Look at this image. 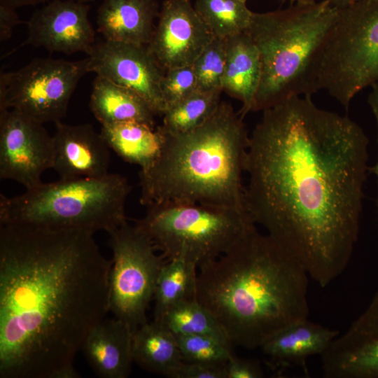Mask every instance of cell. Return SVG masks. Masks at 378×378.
<instances>
[{"instance_id": "cell-37", "label": "cell", "mask_w": 378, "mask_h": 378, "mask_svg": "<svg viewBox=\"0 0 378 378\" xmlns=\"http://www.w3.org/2000/svg\"><path fill=\"white\" fill-rule=\"evenodd\" d=\"M330 5L336 8L344 7L357 0H328Z\"/></svg>"}, {"instance_id": "cell-12", "label": "cell", "mask_w": 378, "mask_h": 378, "mask_svg": "<svg viewBox=\"0 0 378 378\" xmlns=\"http://www.w3.org/2000/svg\"><path fill=\"white\" fill-rule=\"evenodd\" d=\"M88 72H94L140 95L156 115L166 109L161 85L165 71L147 46L104 39L88 55Z\"/></svg>"}, {"instance_id": "cell-1", "label": "cell", "mask_w": 378, "mask_h": 378, "mask_svg": "<svg viewBox=\"0 0 378 378\" xmlns=\"http://www.w3.org/2000/svg\"><path fill=\"white\" fill-rule=\"evenodd\" d=\"M311 97L262 111L249 136L244 200L253 222L324 288L346 270L358 241L369 139Z\"/></svg>"}, {"instance_id": "cell-18", "label": "cell", "mask_w": 378, "mask_h": 378, "mask_svg": "<svg viewBox=\"0 0 378 378\" xmlns=\"http://www.w3.org/2000/svg\"><path fill=\"white\" fill-rule=\"evenodd\" d=\"M132 337L122 321L104 318L90 331L80 350L98 377L127 378L134 362Z\"/></svg>"}, {"instance_id": "cell-38", "label": "cell", "mask_w": 378, "mask_h": 378, "mask_svg": "<svg viewBox=\"0 0 378 378\" xmlns=\"http://www.w3.org/2000/svg\"><path fill=\"white\" fill-rule=\"evenodd\" d=\"M282 1H289L291 4H310L315 2V0H281Z\"/></svg>"}, {"instance_id": "cell-26", "label": "cell", "mask_w": 378, "mask_h": 378, "mask_svg": "<svg viewBox=\"0 0 378 378\" xmlns=\"http://www.w3.org/2000/svg\"><path fill=\"white\" fill-rule=\"evenodd\" d=\"M162 322L175 335H207L232 345L214 316L195 298L182 301L172 307Z\"/></svg>"}, {"instance_id": "cell-39", "label": "cell", "mask_w": 378, "mask_h": 378, "mask_svg": "<svg viewBox=\"0 0 378 378\" xmlns=\"http://www.w3.org/2000/svg\"><path fill=\"white\" fill-rule=\"evenodd\" d=\"M73 1L83 3V4H86V3L90 2V1H97V0H73Z\"/></svg>"}, {"instance_id": "cell-29", "label": "cell", "mask_w": 378, "mask_h": 378, "mask_svg": "<svg viewBox=\"0 0 378 378\" xmlns=\"http://www.w3.org/2000/svg\"><path fill=\"white\" fill-rule=\"evenodd\" d=\"M185 362L225 363L233 354L231 346L207 335H176Z\"/></svg>"}, {"instance_id": "cell-36", "label": "cell", "mask_w": 378, "mask_h": 378, "mask_svg": "<svg viewBox=\"0 0 378 378\" xmlns=\"http://www.w3.org/2000/svg\"><path fill=\"white\" fill-rule=\"evenodd\" d=\"M80 374L76 371L73 365H68L57 371L52 378H78Z\"/></svg>"}, {"instance_id": "cell-9", "label": "cell", "mask_w": 378, "mask_h": 378, "mask_svg": "<svg viewBox=\"0 0 378 378\" xmlns=\"http://www.w3.org/2000/svg\"><path fill=\"white\" fill-rule=\"evenodd\" d=\"M113 253L110 311L132 333L147 321L159 272L164 264L150 238L127 221L109 231Z\"/></svg>"}, {"instance_id": "cell-2", "label": "cell", "mask_w": 378, "mask_h": 378, "mask_svg": "<svg viewBox=\"0 0 378 378\" xmlns=\"http://www.w3.org/2000/svg\"><path fill=\"white\" fill-rule=\"evenodd\" d=\"M93 232L0 227V378H52L110 311L112 260Z\"/></svg>"}, {"instance_id": "cell-25", "label": "cell", "mask_w": 378, "mask_h": 378, "mask_svg": "<svg viewBox=\"0 0 378 378\" xmlns=\"http://www.w3.org/2000/svg\"><path fill=\"white\" fill-rule=\"evenodd\" d=\"M221 93V90H197L168 106L162 114V124L157 130L163 134H176L196 127L216 109Z\"/></svg>"}, {"instance_id": "cell-21", "label": "cell", "mask_w": 378, "mask_h": 378, "mask_svg": "<svg viewBox=\"0 0 378 378\" xmlns=\"http://www.w3.org/2000/svg\"><path fill=\"white\" fill-rule=\"evenodd\" d=\"M89 106L102 125L136 121L155 126L157 115L140 95L101 76L93 81Z\"/></svg>"}, {"instance_id": "cell-5", "label": "cell", "mask_w": 378, "mask_h": 378, "mask_svg": "<svg viewBox=\"0 0 378 378\" xmlns=\"http://www.w3.org/2000/svg\"><path fill=\"white\" fill-rule=\"evenodd\" d=\"M337 15L328 0L253 13L246 31L259 52L261 76L252 111L318 91V59Z\"/></svg>"}, {"instance_id": "cell-17", "label": "cell", "mask_w": 378, "mask_h": 378, "mask_svg": "<svg viewBox=\"0 0 378 378\" xmlns=\"http://www.w3.org/2000/svg\"><path fill=\"white\" fill-rule=\"evenodd\" d=\"M339 331L312 322L308 318L295 322L280 330L261 346L268 365L276 372L291 366L303 368L307 360L322 355Z\"/></svg>"}, {"instance_id": "cell-30", "label": "cell", "mask_w": 378, "mask_h": 378, "mask_svg": "<svg viewBox=\"0 0 378 378\" xmlns=\"http://www.w3.org/2000/svg\"><path fill=\"white\" fill-rule=\"evenodd\" d=\"M161 89L166 108L197 91V78L193 65L167 70Z\"/></svg>"}, {"instance_id": "cell-28", "label": "cell", "mask_w": 378, "mask_h": 378, "mask_svg": "<svg viewBox=\"0 0 378 378\" xmlns=\"http://www.w3.org/2000/svg\"><path fill=\"white\" fill-rule=\"evenodd\" d=\"M226 55L227 38L214 37L192 64L197 78L198 90L222 91Z\"/></svg>"}, {"instance_id": "cell-16", "label": "cell", "mask_w": 378, "mask_h": 378, "mask_svg": "<svg viewBox=\"0 0 378 378\" xmlns=\"http://www.w3.org/2000/svg\"><path fill=\"white\" fill-rule=\"evenodd\" d=\"M55 124L52 169L60 178H97L109 173L111 149L92 125Z\"/></svg>"}, {"instance_id": "cell-4", "label": "cell", "mask_w": 378, "mask_h": 378, "mask_svg": "<svg viewBox=\"0 0 378 378\" xmlns=\"http://www.w3.org/2000/svg\"><path fill=\"white\" fill-rule=\"evenodd\" d=\"M160 153L140 170V202H185L247 211L242 174L249 142L243 118L220 102L196 127L163 134Z\"/></svg>"}, {"instance_id": "cell-19", "label": "cell", "mask_w": 378, "mask_h": 378, "mask_svg": "<svg viewBox=\"0 0 378 378\" xmlns=\"http://www.w3.org/2000/svg\"><path fill=\"white\" fill-rule=\"evenodd\" d=\"M158 15L155 0H104L97 10V31L106 40L148 46Z\"/></svg>"}, {"instance_id": "cell-14", "label": "cell", "mask_w": 378, "mask_h": 378, "mask_svg": "<svg viewBox=\"0 0 378 378\" xmlns=\"http://www.w3.org/2000/svg\"><path fill=\"white\" fill-rule=\"evenodd\" d=\"M89 6L73 0H52L36 10L27 22L24 44L50 52L88 55L95 44V32L90 22Z\"/></svg>"}, {"instance_id": "cell-11", "label": "cell", "mask_w": 378, "mask_h": 378, "mask_svg": "<svg viewBox=\"0 0 378 378\" xmlns=\"http://www.w3.org/2000/svg\"><path fill=\"white\" fill-rule=\"evenodd\" d=\"M54 146L43 124L15 109L0 111V178L26 190L41 184L52 167Z\"/></svg>"}, {"instance_id": "cell-32", "label": "cell", "mask_w": 378, "mask_h": 378, "mask_svg": "<svg viewBox=\"0 0 378 378\" xmlns=\"http://www.w3.org/2000/svg\"><path fill=\"white\" fill-rule=\"evenodd\" d=\"M227 378H261L263 371L255 360L239 358L233 354L225 364Z\"/></svg>"}, {"instance_id": "cell-27", "label": "cell", "mask_w": 378, "mask_h": 378, "mask_svg": "<svg viewBox=\"0 0 378 378\" xmlns=\"http://www.w3.org/2000/svg\"><path fill=\"white\" fill-rule=\"evenodd\" d=\"M194 8L214 37L221 38L246 31L253 13L240 0H196Z\"/></svg>"}, {"instance_id": "cell-22", "label": "cell", "mask_w": 378, "mask_h": 378, "mask_svg": "<svg viewBox=\"0 0 378 378\" xmlns=\"http://www.w3.org/2000/svg\"><path fill=\"white\" fill-rule=\"evenodd\" d=\"M132 355L141 368L171 378L183 361L176 335L155 321L146 322L134 332Z\"/></svg>"}, {"instance_id": "cell-6", "label": "cell", "mask_w": 378, "mask_h": 378, "mask_svg": "<svg viewBox=\"0 0 378 378\" xmlns=\"http://www.w3.org/2000/svg\"><path fill=\"white\" fill-rule=\"evenodd\" d=\"M131 186L118 174L97 178H60L21 195H0V224L75 228L107 232L127 221Z\"/></svg>"}, {"instance_id": "cell-13", "label": "cell", "mask_w": 378, "mask_h": 378, "mask_svg": "<svg viewBox=\"0 0 378 378\" xmlns=\"http://www.w3.org/2000/svg\"><path fill=\"white\" fill-rule=\"evenodd\" d=\"M214 38L190 0H166L147 47L166 71L193 64Z\"/></svg>"}, {"instance_id": "cell-31", "label": "cell", "mask_w": 378, "mask_h": 378, "mask_svg": "<svg viewBox=\"0 0 378 378\" xmlns=\"http://www.w3.org/2000/svg\"><path fill=\"white\" fill-rule=\"evenodd\" d=\"M225 364L183 361L173 378H227Z\"/></svg>"}, {"instance_id": "cell-40", "label": "cell", "mask_w": 378, "mask_h": 378, "mask_svg": "<svg viewBox=\"0 0 378 378\" xmlns=\"http://www.w3.org/2000/svg\"><path fill=\"white\" fill-rule=\"evenodd\" d=\"M240 1H243V2H246V1H247V0H240Z\"/></svg>"}, {"instance_id": "cell-35", "label": "cell", "mask_w": 378, "mask_h": 378, "mask_svg": "<svg viewBox=\"0 0 378 378\" xmlns=\"http://www.w3.org/2000/svg\"><path fill=\"white\" fill-rule=\"evenodd\" d=\"M48 1L49 0H0V4L16 9L25 6H33Z\"/></svg>"}, {"instance_id": "cell-20", "label": "cell", "mask_w": 378, "mask_h": 378, "mask_svg": "<svg viewBox=\"0 0 378 378\" xmlns=\"http://www.w3.org/2000/svg\"><path fill=\"white\" fill-rule=\"evenodd\" d=\"M261 62L259 52L246 31L227 38V55L222 91L239 100L242 118L252 111L260 85Z\"/></svg>"}, {"instance_id": "cell-7", "label": "cell", "mask_w": 378, "mask_h": 378, "mask_svg": "<svg viewBox=\"0 0 378 378\" xmlns=\"http://www.w3.org/2000/svg\"><path fill=\"white\" fill-rule=\"evenodd\" d=\"M135 225L167 260L182 257L199 267L227 252L255 223L245 210L164 202L147 206Z\"/></svg>"}, {"instance_id": "cell-10", "label": "cell", "mask_w": 378, "mask_h": 378, "mask_svg": "<svg viewBox=\"0 0 378 378\" xmlns=\"http://www.w3.org/2000/svg\"><path fill=\"white\" fill-rule=\"evenodd\" d=\"M88 59L35 58L22 68L0 74V111L15 109L43 124L61 121Z\"/></svg>"}, {"instance_id": "cell-23", "label": "cell", "mask_w": 378, "mask_h": 378, "mask_svg": "<svg viewBox=\"0 0 378 378\" xmlns=\"http://www.w3.org/2000/svg\"><path fill=\"white\" fill-rule=\"evenodd\" d=\"M100 134L108 147L127 162L149 168L157 160L162 136L148 124L127 121L102 125Z\"/></svg>"}, {"instance_id": "cell-8", "label": "cell", "mask_w": 378, "mask_h": 378, "mask_svg": "<svg viewBox=\"0 0 378 378\" xmlns=\"http://www.w3.org/2000/svg\"><path fill=\"white\" fill-rule=\"evenodd\" d=\"M378 82V0L337 8L318 63V90L348 108L362 90Z\"/></svg>"}, {"instance_id": "cell-24", "label": "cell", "mask_w": 378, "mask_h": 378, "mask_svg": "<svg viewBox=\"0 0 378 378\" xmlns=\"http://www.w3.org/2000/svg\"><path fill=\"white\" fill-rule=\"evenodd\" d=\"M198 267L176 258L164 262L156 282L153 321L162 322L167 312L178 303L195 298Z\"/></svg>"}, {"instance_id": "cell-15", "label": "cell", "mask_w": 378, "mask_h": 378, "mask_svg": "<svg viewBox=\"0 0 378 378\" xmlns=\"http://www.w3.org/2000/svg\"><path fill=\"white\" fill-rule=\"evenodd\" d=\"M328 378H378V289L365 311L321 355Z\"/></svg>"}, {"instance_id": "cell-3", "label": "cell", "mask_w": 378, "mask_h": 378, "mask_svg": "<svg viewBox=\"0 0 378 378\" xmlns=\"http://www.w3.org/2000/svg\"><path fill=\"white\" fill-rule=\"evenodd\" d=\"M198 268L195 299L232 344L260 348L280 330L308 318L307 272L255 225Z\"/></svg>"}, {"instance_id": "cell-33", "label": "cell", "mask_w": 378, "mask_h": 378, "mask_svg": "<svg viewBox=\"0 0 378 378\" xmlns=\"http://www.w3.org/2000/svg\"><path fill=\"white\" fill-rule=\"evenodd\" d=\"M21 22L15 8L0 4V41L9 39L13 29Z\"/></svg>"}, {"instance_id": "cell-34", "label": "cell", "mask_w": 378, "mask_h": 378, "mask_svg": "<svg viewBox=\"0 0 378 378\" xmlns=\"http://www.w3.org/2000/svg\"><path fill=\"white\" fill-rule=\"evenodd\" d=\"M371 91L368 97V103L370 107V109L374 117L377 128V141H378V82L373 84L371 87ZM374 173L377 177V206L378 211V159L377 164L373 168Z\"/></svg>"}]
</instances>
